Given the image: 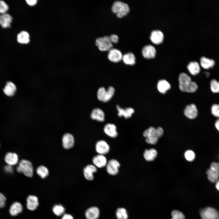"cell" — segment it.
<instances>
[{
    "mask_svg": "<svg viewBox=\"0 0 219 219\" xmlns=\"http://www.w3.org/2000/svg\"><path fill=\"white\" fill-rule=\"evenodd\" d=\"M111 10L118 17L122 18L126 16L129 13L130 8L127 3L116 1L113 3Z\"/></svg>",
    "mask_w": 219,
    "mask_h": 219,
    "instance_id": "1",
    "label": "cell"
},
{
    "mask_svg": "<svg viewBox=\"0 0 219 219\" xmlns=\"http://www.w3.org/2000/svg\"><path fill=\"white\" fill-rule=\"evenodd\" d=\"M115 92L114 88L109 86L107 89L103 87L99 88L97 92V97L100 101L106 102L109 101L114 96Z\"/></svg>",
    "mask_w": 219,
    "mask_h": 219,
    "instance_id": "2",
    "label": "cell"
},
{
    "mask_svg": "<svg viewBox=\"0 0 219 219\" xmlns=\"http://www.w3.org/2000/svg\"><path fill=\"white\" fill-rule=\"evenodd\" d=\"M17 171L23 173L26 176L31 177L33 175V168L31 162L26 160L23 159L19 163L16 168Z\"/></svg>",
    "mask_w": 219,
    "mask_h": 219,
    "instance_id": "3",
    "label": "cell"
},
{
    "mask_svg": "<svg viewBox=\"0 0 219 219\" xmlns=\"http://www.w3.org/2000/svg\"><path fill=\"white\" fill-rule=\"evenodd\" d=\"M96 45L101 51H109L112 48L113 43L109 36H104L97 38L96 40Z\"/></svg>",
    "mask_w": 219,
    "mask_h": 219,
    "instance_id": "4",
    "label": "cell"
},
{
    "mask_svg": "<svg viewBox=\"0 0 219 219\" xmlns=\"http://www.w3.org/2000/svg\"><path fill=\"white\" fill-rule=\"evenodd\" d=\"M200 215L202 219H219V212L210 207L202 209L200 212Z\"/></svg>",
    "mask_w": 219,
    "mask_h": 219,
    "instance_id": "5",
    "label": "cell"
},
{
    "mask_svg": "<svg viewBox=\"0 0 219 219\" xmlns=\"http://www.w3.org/2000/svg\"><path fill=\"white\" fill-rule=\"evenodd\" d=\"M120 166V162L117 160L111 159L108 162L106 166V171L111 175H116L119 173Z\"/></svg>",
    "mask_w": 219,
    "mask_h": 219,
    "instance_id": "6",
    "label": "cell"
},
{
    "mask_svg": "<svg viewBox=\"0 0 219 219\" xmlns=\"http://www.w3.org/2000/svg\"><path fill=\"white\" fill-rule=\"evenodd\" d=\"M95 149L98 154L105 155L110 151V146L105 141L100 140L98 141L95 145Z\"/></svg>",
    "mask_w": 219,
    "mask_h": 219,
    "instance_id": "7",
    "label": "cell"
},
{
    "mask_svg": "<svg viewBox=\"0 0 219 219\" xmlns=\"http://www.w3.org/2000/svg\"><path fill=\"white\" fill-rule=\"evenodd\" d=\"M190 77L185 73H180L179 77V88L182 92H185L186 90L191 82Z\"/></svg>",
    "mask_w": 219,
    "mask_h": 219,
    "instance_id": "8",
    "label": "cell"
},
{
    "mask_svg": "<svg viewBox=\"0 0 219 219\" xmlns=\"http://www.w3.org/2000/svg\"><path fill=\"white\" fill-rule=\"evenodd\" d=\"M198 110L196 106L194 104L187 105L184 110L185 116L189 119H193L198 115Z\"/></svg>",
    "mask_w": 219,
    "mask_h": 219,
    "instance_id": "9",
    "label": "cell"
},
{
    "mask_svg": "<svg viewBox=\"0 0 219 219\" xmlns=\"http://www.w3.org/2000/svg\"><path fill=\"white\" fill-rule=\"evenodd\" d=\"M108 51V58L110 61L117 63L122 60L123 55L119 50L112 48Z\"/></svg>",
    "mask_w": 219,
    "mask_h": 219,
    "instance_id": "10",
    "label": "cell"
},
{
    "mask_svg": "<svg viewBox=\"0 0 219 219\" xmlns=\"http://www.w3.org/2000/svg\"><path fill=\"white\" fill-rule=\"evenodd\" d=\"M143 56L146 58L150 59L155 57L156 54V50L152 45L148 44L145 45L141 50Z\"/></svg>",
    "mask_w": 219,
    "mask_h": 219,
    "instance_id": "11",
    "label": "cell"
},
{
    "mask_svg": "<svg viewBox=\"0 0 219 219\" xmlns=\"http://www.w3.org/2000/svg\"><path fill=\"white\" fill-rule=\"evenodd\" d=\"M97 171V168L92 164H89L83 169V174L85 178L87 180L91 181L94 179L93 174Z\"/></svg>",
    "mask_w": 219,
    "mask_h": 219,
    "instance_id": "12",
    "label": "cell"
},
{
    "mask_svg": "<svg viewBox=\"0 0 219 219\" xmlns=\"http://www.w3.org/2000/svg\"><path fill=\"white\" fill-rule=\"evenodd\" d=\"M93 165L97 168H102L106 166L107 161L104 155L98 154L94 156L92 159Z\"/></svg>",
    "mask_w": 219,
    "mask_h": 219,
    "instance_id": "13",
    "label": "cell"
},
{
    "mask_svg": "<svg viewBox=\"0 0 219 219\" xmlns=\"http://www.w3.org/2000/svg\"><path fill=\"white\" fill-rule=\"evenodd\" d=\"M164 34L161 30H155L152 31L151 33L150 38L151 41L156 44H159L163 40Z\"/></svg>",
    "mask_w": 219,
    "mask_h": 219,
    "instance_id": "14",
    "label": "cell"
},
{
    "mask_svg": "<svg viewBox=\"0 0 219 219\" xmlns=\"http://www.w3.org/2000/svg\"><path fill=\"white\" fill-rule=\"evenodd\" d=\"M103 131L106 134L112 138H116L118 136L116 126L112 123L106 124L104 127Z\"/></svg>",
    "mask_w": 219,
    "mask_h": 219,
    "instance_id": "15",
    "label": "cell"
},
{
    "mask_svg": "<svg viewBox=\"0 0 219 219\" xmlns=\"http://www.w3.org/2000/svg\"><path fill=\"white\" fill-rule=\"evenodd\" d=\"M4 160L7 165L13 166L16 165L18 163V156L15 152H9L5 154Z\"/></svg>",
    "mask_w": 219,
    "mask_h": 219,
    "instance_id": "16",
    "label": "cell"
},
{
    "mask_svg": "<svg viewBox=\"0 0 219 219\" xmlns=\"http://www.w3.org/2000/svg\"><path fill=\"white\" fill-rule=\"evenodd\" d=\"M116 108L118 116L120 117L123 116L125 119H128L131 117L134 112V109L131 107L123 109L119 105H117Z\"/></svg>",
    "mask_w": 219,
    "mask_h": 219,
    "instance_id": "17",
    "label": "cell"
},
{
    "mask_svg": "<svg viewBox=\"0 0 219 219\" xmlns=\"http://www.w3.org/2000/svg\"><path fill=\"white\" fill-rule=\"evenodd\" d=\"M62 145L66 149L72 148L74 144V139L73 136L69 133L64 134L62 138Z\"/></svg>",
    "mask_w": 219,
    "mask_h": 219,
    "instance_id": "18",
    "label": "cell"
},
{
    "mask_svg": "<svg viewBox=\"0 0 219 219\" xmlns=\"http://www.w3.org/2000/svg\"><path fill=\"white\" fill-rule=\"evenodd\" d=\"M90 117L92 120L103 122L105 120V115L102 109L99 108H95L92 110Z\"/></svg>",
    "mask_w": 219,
    "mask_h": 219,
    "instance_id": "19",
    "label": "cell"
},
{
    "mask_svg": "<svg viewBox=\"0 0 219 219\" xmlns=\"http://www.w3.org/2000/svg\"><path fill=\"white\" fill-rule=\"evenodd\" d=\"M26 201L27 207L30 210H34L38 206V199L35 196L32 195L29 196L27 198Z\"/></svg>",
    "mask_w": 219,
    "mask_h": 219,
    "instance_id": "20",
    "label": "cell"
},
{
    "mask_svg": "<svg viewBox=\"0 0 219 219\" xmlns=\"http://www.w3.org/2000/svg\"><path fill=\"white\" fill-rule=\"evenodd\" d=\"M12 17L7 13L0 15V25L4 28H9L12 20Z\"/></svg>",
    "mask_w": 219,
    "mask_h": 219,
    "instance_id": "21",
    "label": "cell"
},
{
    "mask_svg": "<svg viewBox=\"0 0 219 219\" xmlns=\"http://www.w3.org/2000/svg\"><path fill=\"white\" fill-rule=\"evenodd\" d=\"M99 214V210L96 207L89 208L85 212V216L87 219H98Z\"/></svg>",
    "mask_w": 219,
    "mask_h": 219,
    "instance_id": "22",
    "label": "cell"
},
{
    "mask_svg": "<svg viewBox=\"0 0 219 219\" xmlns=\"http://www.w3.org/2000/svg\"><path fill=\"white\" fill-rule=\"evenodd\" d=\"M16 91V87L12 82H8L4 87L3 91L4 93L8 96H12L14 95Z\"/></svg>",
    "mask_w": 219,
    "mask_h": 219,
    "instance_id": "23",
    "label": "cell"
},
{
    "mask_svg": "<svg viewBox=\"0 0 219 219\" xmlns=\"http://www.w3.org/2000/svg\"><path fill=\"white\" fill-rule=\"evenodd\" d=\"M157 88L159 92L164 94L170 89L171 85L166 80L162 79L158 81L157 84Z\"/></svg>",
    "mask_w": 219,
    "mask_h": 219,
    "instance_id": "24",
    "label": "cell"
},
{
    "mask_svg": "<svg viewBox=\"0 0 219 219\" xmlns=\"http://www.w3.org/2000/svg\"><path fill=\"white\" fill-rule=\"evenodd\" d=\"M187 68L190 73L193 75L198 74L200 71L198 63L196 61L190 62L187 65Z\"/></svg>",
    "mask_w": 219,
    "mask_h": 219,
    "instance_id": "25",
    "label": "cell"
},
{
    "mask_svg": "<svg viewBox=\"0 0 219 219\" xmlns=\"http://www.w3.org/2000/svg\"><path fill=\"white\" fill-rule=\"evenodd\" d=\"M122 60L124 63L128 65H133L136 63L135 57L131 52H128L123 55Z\"/></svg>",
    "mask_w": 219,
    "mask_h": 219,
    "instance_id": "26",
    "label": "cell"
},
{
    "mask_svg": "<svg viewBox=\"0 0 219 219\" xmlns=\"http://www.w3.org/2000/svg\"><path fill=\"white\" fill-rule=\"evenodd\" d=\"M23 206L19 202H16L13 203L9 209V213L12 216H15L21 212L23 210Z\"/></svg>",
    "mask_w": 219,
    "mask_h": 219,
    "instance_id": "27",
    "label": "cell"
},
{
    "mask_svg": "<svg viewBox=\"0 0 219 219\" xmlns=\"http://www.w3.org/2000/svg\"><path fill=\"white\" fill-rule=\"evenodd\" d=\"M157 155L156 150L154 148L149 150L146 149L144 153V157L145 159L148 161H153Z\"/></svg>",
    "mask_w": 219,
    "mask_h": 219,
    "instance_id": "28",
    "label": "cell"
},
{
    "mask_svg": "<svg viewBox=\"0 0 219 219\" xmlns=\"http://www.w3.org/2000/svg\"><path fill=\"white\" fill-rule=\"evenodd\" d=\"M200 63L201 65L203 68L208 69L212 68L214 66L215 62L212 59L203 56L200 58Z\"/></svg>",
    "mask_w": 219,
    "mask_h": 219,
    "instance_id": "29",
    "label": "cell"
},
{
    "mask_svg": "<svg viewBox=\"0 0 219 219\" xmlns=\"http://www.w3.org/2000/svg\"><path fill=\"white\" fill-rule=\"evenodd\" d=\"M17 40L21 44H27L30 42V35L26 31H22L17 35Z\"/></svg>",
    "mask_w": 219,
    "mask_h": 219,
    "instance_id": "30",
    "label": "cell"
},
{
    "mask_svg": "<svg viewBox=\"0 0 219 219\" xmlns=\"http://www.w3.org/2000/svg\"><path fill=\"white\" fill-rule=\"evenodd\" d=\"M36 172L37 174L43 179L46 177L49 174L48 169L43 165L39 166L36 169Z\"/></svg>",
    "mask_w": 219,
    "mask_h": 219,
    "instance_id": "31",
    "label": "cell"
},
{
    "mask_svg": "<svg viewBox=\"0 0 219 219\" xmlns=\"http://www.w3.org/2000/svg\"><path fill=\"white\" fill-rule=\"evenodd\" d=\"M52 210L54 214L57 216L63 215L64 214L65 209L61 204H56L54 206Z\"/></svg>",
    "mask_w": 219,
    "mask_h": 219,
    "instance_id": "32",
    "label": "cell"
},
{
    "mask_svg": "<svg viewBox=\"0 0 219 219\" xmlns=\"http://www.w3.org/2000/svg\"><path fill=\"white\" fill-rule=\"evenodd\" d=\"M117 219H128V216L126 210L123 208H118L116 212Z\"/></svg>",
    "mask_w": 219,
    "mask_h": 219,
    "instance_id": "33",
    "label": "cell"
},
{
    "mask_svg": "<svg viewBox=\"0 0 219 219\" xmlns=\"http://www.w3.org/2000/svg\"><path fill=\"white\" fill-rule=\"evenodd\" d=\"M206 173L208 179L212 182L216 183L219 179L216 174L210 168L207 169Z\"/></svg>",
    "mask_w": 219,
    "mask_h": 219,
    "instance_id": "34",
    "label": "cell"
},
{
    "mask_svg": "<svg viewBox=\"0 0 219 219\" xmlns=\"http://www.w3.org/2000/svg\"><path fill=\"white\" fill-rule=\"evenodd\" d=\"M143 135L146 138L152 137H158L157 135L156 129L153 127H150L148 129L146 130L144 132Z\"/></svg>",
    "mask_w": 219,
    "mask_h": 219,
    "instance_id": "35",
    "label": "cell"
},
{
    "mask_svg": "<svg viewBox=\"0 0 219 219\" xmlns=\"http://www.w3.org/2000/svg\"><path fill=\"white\" fill-rule=\"evenodd\" d=\"M210 85V89L213 92L219 93V81L213 79L211 81Z\"/></svg>",
    "mask_w": 219,
    "mask_h": 219,
    "instance_id": "36",
    "label": "cell"
},
{
    "mask_svg": "<svg viewBox=\"0 0 219 219\" xmlns=\"http://www.w3.org/2000/svg\"><path fill=\"white\" fill-rule=\"evenodd\" d=\"M184 156L187 161L191 162L194 159L195 155L193 151L189 150L186 151L184 154Z\"/></svg>",
    "mask_w": 219,
    "mask_h": 219,
    "instance_id": "37",
    "label": "cell"
},
{
    "mask_svg": "<svg viewBox=\"0 0 219 219\" xmlns=\"http://www.w3.org/2000/svg\"><path fill=\"white\" fill-rule=\"evenodd\" d=\"M172 217L171 219H185L183 214L178 210H173L171 213Z\"/></svg>",
    "mask_w": 219,
    "mask_h": 219,
    "instance_id": "38",
    "label": "cell"
},
{
    "mask_svg": "<svg viewBox=\"0 0 219 219\" xmlns=\"http://www.w3.org/2000/svg\"><path fill=\"white\" fill-rule=\"evenodd\" d=\"M198 86L196 83L191 81L189 85L186 88L185 92L189 93H193L195 92L197 90Z\"/></svg>",
    "mask_w": 219,
    "mask_h": 219,
    "instance_id": "39",
    "label": "cell"
},
{
    "mask_svg": "<svg viewBox=\"0 0 219 219\" xmlns=\"http://www.w3.org/2000/svg\"><path fill=\"white\" fill-rule=\"evenodd\" d=\"M9 9V6L5 2L0 0V14H2L7 13Z\"/></svg>",
    "mask_w": 219,
    "mask_h": 219,
    "instance_id": "40",
    "label": "cell"
},
{
    "mask_svg": "<svg viewBox=\"0 0 219 219\" xmlns=\"http://www.w3.org/2000/svg\"><path fill=\"white\" fill-rule=\"evenodd\" d=\"M211 112L214 116L219 118V104H214L211 107Z\"/></svg>",
    "mask_w": 219,
    "mask_h": 219,
    "instance_id": "41",
    "label": "cell"
},
{
    "mask_svg": "<svg viewBox=\"0 0 219 219\" xmlns=\"http://www.w3.org/2000/svg\"><path fill=\"white\" fill-rule=\"evenodd\" d=\"M210 168L214 172L219 178V163L214 162L211 163Z\"/></svg>",
    "mask_w": 219,
    "mask_h": 219,
    "instance_id": "42",
    "label": "cell"
},
{
    "mask_svg": "<svg viewBox=\"0 0 219 219\" xmlns=\"http://www.w3.org/2000/svg\"><path fill=\"white\" fill-rule=\"evenodd\" d=\"M158 139L156 137H150L146 138V141L148 144H155L158 142Z\"/></svg>",
    "mask_w": 219,
    "mask_h": 219,
    "instance_id": "43",
    "label": "cell"
},
{
    "mask_svg": "<svg viewBox=\"0 0 219 219\" xmlns=\"http://www.w3.org/2000/svg\"><path fill=\"white\" fill-rule=\"evenodd\" d=\"M6 198L4 195L0 193V208L4 207Z\"/></svg>",
    "mask_w": 219,
    "mask_h": 219,
    "instance_id": "44",
    "label": "cell"
},
{
    "mask_svg": "<svg viewBox=\"0 0 219 219\" xmlns=\"http://www.w3.org/2000/svg\"><path fill=\"white\" fill-rule=\"evenodd\" d=\"M109 39L112 43H116L119 41V37L117 35L112 34L109 36Z\"/></svg>",
    "mask_w": 219,
    "mask_h": 219,
    "instance_id": "45",
    "label": "cell"
},
{
    "mask_svg": "<svg viewBox=\"0 0 219 219\" xmlns=\"http://www.w3.org/2000/svg\"><path fill=\"white\" fill-rule=\"evenodd\" d=\"M156 133L157 137L159 138L161 137L163 134V130L161 127H158L156 128Z\"/></svg>",
    "mask_w": 219,
    "mask_h": 219,
    "instance_id": "46",
    "label": "cell"
},
{
    "mask_svg": "<svg viewBox=\"0 0 219 219\" xmlns=\"http://www.w3.org/2000/svg\"><path fill=\"white\" fill-rule=\"evenodd\" d=\"M5 171L7 173H11L13 171L12 166L7 165L4 167Z\"/></svg>",
    "mask_w": 219,
    "mask_h": 219,
    "instance_id": "47",
    "label": "cell"
},
{
    "mask_svg": "<svg viewBox=\"0 0 219 219\" xmlns=\"http://www.w3.org/2000/svg\"><path fill=\"white\" fill-rule=\"evenodd\" d=\"M61 219H74L72 216L69 214H64L62 217Z\"/></svg>",
    "mask_w": 219,
    "mask_h": 219,
    "instance_id": "48",
    "label": "cell"
},
{
    "mask_svg": "<svg viewBox=\"0 0 219 219\" xmlns=\"http://www.w3.org/2000/svg\"><path fill=\"white\" fill-rule=\"evenodd\" d=\"M26 1L28 5L31 6L34 5L37 3L36 0H26Z\"/></svg>",
    "mask_w": 219,
    "mask_h": 219,
    "instance_id": "49",
    "label": "cell"
},
{
    "mask_svg": "<svg viewBox=\"0 0 219 219\" xmlns=\"http://www.w3.org/2000/svg\"><path fill=\"white\" fill-rule=\"evenodd\" d=\"M215 126L216 129L219 131V118L216 121Z\"/></svg>",
    "mask_w": 219,
    "mask_h": 219,
    "instance_id": "50",
    "label": "cell"
},
{
    "mask_svg": "<svg viewBox=\"0 0 219 219\" xmlns=\"http://www.w3.org/2000/svg\"><path fill=\"white\" fill-rule=\"evenodd\" d=\"M215 186L217 189L219 191V179L216 182Z\"/></svg>",
    "mask_w": 219,
    "mask_h": 219,
    "instance_id": "51",
    "label": "cell"
}]
</instances>
